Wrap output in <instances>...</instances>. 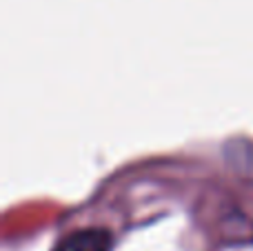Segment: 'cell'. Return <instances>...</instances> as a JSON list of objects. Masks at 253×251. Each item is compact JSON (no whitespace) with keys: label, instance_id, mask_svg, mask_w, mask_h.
<instances>
[{"label":"cell","instance_id":"1","mask_svg":"<svg viewBox=\"0 0 253 251\" xmlns=\"http://www.w3.org/2000/svg\"><path fill=\"white\" fill-rule=\"evenodd\" d=\"M111 234L107 229H80L58 243L53 251H109Z\"/></svg>","mask_w":253,"mask_h":251}]
</instances>
